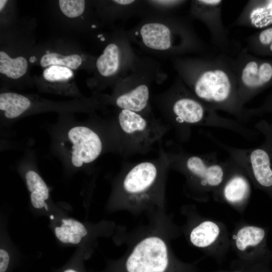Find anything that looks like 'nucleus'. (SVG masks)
Listing matches in <instances>:
<instances>
[{
	"mask_svg": "<svg viewBox=\"0 0 272 272\" xmlns=\"http://www.w3.org/2000/svg\"><path fill=\"white\" fill-rule=\"evenodd\" d=\"M186 167L194 175L201 180L202 184L211 186H216L222 181L224 171L221 166L208 163L197 156L189 158Z\"/></svg>",
	"mask_w": 272,
	"mask_h": 272,
	"instance_id": "nucleus-11",
	"label": "nucleus"
},
{
	"mask_svg": "<svg viewBox=\"0 0 272 272\" xmlns=\"http://www.w3.org/2000/svg\"><path fill=\"white\" fill-rule=\"evenodd\" d=\"M147 9L141 21L126 31L131 43L146 53L171 59L209 53L189 17Z\"/></svg>",
	"mask_w": 272,
	"mask_h": 272,
	"instance_id": "nucleus-2",
	"label": "nucleus"
},
{
	"mask_svg": "<svg viewBox=\"0 0 272 272\" xmlns=\"http://www.w3.org/2000/svg\"><path fill=\"white\" fill-rule=\"evenodd\" d=\"M102 272H194L172 255L165 237L152 232L139 239L122 257Z\"/></svg>",
	"mask_w": 272,
	"mask_h": 272,
	"instance_id": "nucleus-3",
	"label": "nucleus"
},
{
	"mask_svg": "<svg viewBox=\"0 0 272 272\" xmlns=\"http://www.w3.org/2000/svg\"><path fill=\"white\" fill-rule=\"evenodd\" d=\"M232 63L237 80L238 96L242 105L272 86V59L257 57L243 48L232 57Z\"/></svg>",
	"mask_w": 272,
	"mask_h": 272,
	"instance_id": "nucleus-4",
	"label": "nucleus"
},
{
	"mask_svg": "<svg viewBox=\"0 0 272 272\" xmlns=\"http://www.w3.org/2000/svg\"><path fill=\"white\" fill-rule=\"evenodd\" d=\"M81 57L77 54L63 55L54 52H49L43 55L40 59L42 67L51 65H60L76 69L82 64Z\"/></svg>",
	"mask_w": 272,
	"mask_h": 272,
	"instance_id": "nucleus-23",
	"label": "nucleus"
},
{
	"mask_svg": "<svg viewBox=\"0 0 272 272\" xmlns=\"http://www.w3.org/2000/svg\"><path fill=\"white\" fill-rule=\"evenodd\" d=\"M147 8L151 10L161 12H172L179 7L184 1H145Z\"/></svg>",
	"mask_w": 272,
	"mask_h": 272,
	"instance_id": "nucleus-26",
	"label": "nucleus"
},
{
	"mask_svg": "<svg viewBox=\"0 0 272 272\" xmlns=\"http://www.w3.org/2000/svg\"><path fill=\"white\" fill-rule=\"evenodd\" d=\"M239 26L263 29L272 25V0L250 1L235 21Z\"/></svg>",
	"mask_w": 272,
	"mask_h": 272,
	"instance_id": "nucleus-9",
	"label": "nucleus"
},
{
	"mask_svg": "<svg viewBox=\"0 0 272 272\" xmlns=\"http://www.w3.org/2000/svg\"><path fill=\"white\" fill-rule=\"evenodd\" d=\"M69 158L73 166L80 168L95 161L100 155L102 143L96 132L88 127L77 125L67 133Z\"/></svg>",
	"mask_w": 272,
	"mask_h": 272,
	"instance_id": "nucleus-8",
	"label": "nucleus"
},
{
	"mask_svg": "<svg viewBox=\"0 0 272 272\" xmlns=\"http://www.w3.org/2000/svg\"><path fill=\"white\" fill-rule=\"evenodd\" d=\"M245 49L255 56H272V25L260 30L246 38Z\"/></svg>",
	"mask_w": 272,
	"mask_h": 272,
	"instance_id": "nucleus-17",
	"label": "nucleus"
},
{
	"mask_svg": "<svg viewBox=\"0 0 272 272\" xmlns=\"http://www.w3.org/2000/svg\"><path fill=\"white\" fill-rule=\"evenodd\" d=\"M30 100L16 93L5 92L0 94V110L8 119H15L22 115L31 106Z\"/></svg>",
	"mask_w": 272,
	"mask_h": 272,
	"instance_id": "nucleus-16",
	"label": "nucleus"
},
{
	"mask_svg": "<svg viewBox=\"0 0 272 272\" xmlns=\"http://www.w3.org/2000/svg\"><path fill=\"white\" fill-rule=\"evenodd\" d=\"M230 272H246V271H240V270H234V271H230Z\"/></svg>",
	"mask_w": 272,
	"mask_h": 272,
	"instance_id": "nucleus-31",
	"label": "nucleus"
},
{
	"mask_svg": "<svg viewBox=\"0 0 272 272\" xmlns=\"http://www.w3.org/2000/svg\"><path fill=\"white\" fill-rule=\"evenodd\" d=\"M267 107V108H271L272 109V93L271 94V95L270 97L268 98L267 102L266 103V105L264 107Z\"/></svg>",
	"mask_w": 272,
	"mask_h": 272,
	"instance_id": "nucleus-29",
	"label": "nucleus"
},
{
	"mask_svg": "<svg viewBox=\"0 0 272 272\" xmlns=\"http://www.w3.org/2000/svg\"><path fill=\"white\" fill-rule=\"evenodd\" d=\"M249 162L254 176L259 184L264 187L272 185V169L267 153L262 149L252 151Z\"/></svg>",
	"mask_w": 272,
	"mask_h": 272,
	"instance_id": "nucleus-13",
	"label": "nucleus"
},
{
	"mask_svg": "<svg viewBox=\"0 0 272 272\" xmlns=\"http://www.w3.org/2000/svg\"><path fill=\"white\" fill-rule=\"evenodd\" d=\"M7 1L6 0H1L0 1V10L2 11V9L5 7Z\"/></svg>",
	"mask_w": 272,
	"mask_h": 272,
	"instance_id": "nucleus-30",
	"label": "nucleus"
},
{
	"mask_svg": "<svg viewBox=\"0 0 272 272\" xmlns=\"http://www.w3.org/2000/svg\"><path fill=\"white\" fill-rule=\"evenodd\" d=\"M10 256L7 250L0 249V272H7L10 264Z\"/></svg>",
	"mask_w": 272,
	"mask_h": 272,
	"instance_id": "nucleus-27",
	"label": "nucleus"
},
{
	"mask_svg": "<svg viewBox=\"0 0 272 272\" xmlns=\"http://www.w3.org/2000/svg\"><path fill=\"white\" fill-rule=\"evenodd\" d=\"M118 121L122 130L129 134L144 131L147 122L138 112L121 109L118 115Z\"/></svg>",
	"mask_w": 272,
	"mask_h": 272,
	"instance_id": "nucleus-21",
	"label": "nucleus"
},
{
	"mask_svg": "<svg viewBox=\"0 0 272 272\" xmlns=\"http://www.w3.org/2000/svg\"><path fill=\"white\" fill-rule=\"evenodd\" d=\"M172 110L177 119L188 123H197L214 114V110L207 107L196 97L183 95L175 99Z\"/></svg>",
	"mask_w": 272,
	"mask_h": 272,
	"instance_id": "nucleus-10",
	"label": "nucleus"
},
{
	"mask_svg": "<svg viewBox=\"0 0 272 272\" xmlns=\"http://www.w3.org/2000/svg\"><path fill=\"white\" fill-rule=\"evenodd\" d=\"M219 233L218 225L212 221H205L191 230L189 238L193 245L203 248L211 245L217 239Z\"/></svg>",
	"mask_w": 272,
	"mask_h": 272,
	"instance_id": "nucleus-18",
	"label": "nucleus"
},
{
	"mask_svg": "<svg viewBox=\"0 0 272 272\" xmlns=\"http://www.w3.org/2000/svg\"><path fill=\"white\" fill-rule=\"evenodd\" d=\"M44 78L51 82L66 81L73 76L70 68L60 65H51L47 67L43 72Z\"/></svg>",
	"mask_w": 272,
	"mask_h": 272,
	"instance_id": "nucleus-24",
	"label": "nucleus"
},
{
	"mask_svg": "<svg viewBox=\"0 0 272 272\" xmlns=\"http://www.w3.org/2000/svg\"><path fill=\"white\" fill-rule=\"evenodd\" d=\"M222 3L221 0L192 1L189 17L202 22L210 31L213 44L221 53L230 55L233 46L222 20Z\"/></svg>",
	"mask_w": 272,
	"mask_h": 272,
	"instance_id": "nucleus-7",
	"label": "nucleus"
},
{
	"mask_svg": "<svg viewBox=\"0 0 272 272\" xmlns=\"http://www.w3.org/2000/svg\"><path fill=\"white\" fill-rule=\"evenodd\" d=\"M156 166L143 162L131 169L124 177L122 187L125 199L119 209L138 213L157 207L151 196L157 181Z\"/></svg>",
	"mask_w": 272,
	"mask_h": 272,
	"instance_id": "nucleus-5",
	"label": "nucleus"
},
{
	"mask_svg": "<svg viewBox=\"0 0 272 272\" xmlns=\"http://www.w3.org/2000/svg\"><path fill=\"white\" fill-rule=\"evenodd\" d=\"M139 57L134 51L126 32L120 30L117 40L109 43L98 57L96 67L104 78L125 76L139 61Z\"/></svg>",
	"mask_w": 272,
	"mask_h": 272,
	"instance_id": "nucleus-6",
	"label": "nucleus"
},
{
	"mask_svg": "<svg viewBox=\"0 0 272 272\" xmlns=\"http://www.w3.org/2000/svg\"><path fill=\"white\" fill-rule=\"evenodd\" d=\"M28 63L22 56L12 58L5 52L0 51V73L7 77L17 79L27 72Z\"/></svg>",
	"mask_w": 272,
	"mask_h": 272,
	"instance_id": "nucleus-19",
	"label": "nucleus"
},
{
	"mask_svg": "<svg viewBox=\"0 0 272 272\" xmlns=\"http://www.w3.org/2000/svg\"><path fill=\"white\" fill-rule=\"evenodd\" d=\"M59 8L62 13L69 18H76L81 15L85 10L84 0H59Z\"/></svg>",
	"mask_w": 272,
	"mask_h": 272,
	"instance_id": "nucleus-25",
	"label": "nucleus"
},
{
	"mask_svg": "<svg viewBox=\"0 0 272 272\" xmlns=\"http://www.w3.org/2000/svg\"><path fill=\"white\" fill-rule=\"evenodd\" d=\"M25 178L30 193L31 203L33 208L36 209H47L45 201L49 197V189L43 179L33 170L27 171Z\"/></svg>",
	"mask_w": 272,
	"mask_h": 272,
	"instance_id": "nucleus-12",
	"label": "nucleus"
},
{
	"mask_svg": "<svg viewBox=\"0 0 272 272\" xmlns=\"http://www.w3.org/2000/svg\"><path fill=\"white\" fill-rule=\"evenodd\" d=\"M171 60L178 77L207 107L235 115L243 113L232 56L208 53Z\"/></svg>",
	"mask_w": 272,
	"mask_h": 272,
	"instance_id": "nucleus-1",
	"label": "nucleus"
},
{
	"mask_svg": "<svg viewBox=\"0 0 272 272\" xmlns=\"http://www.w3.org/2000/svg\"><path fill=\"white\" fill-rule=\"evenodd\" d=\"M249 184L241 176L232 177L226 184L224 195L227 200L231 203H238L244 200L248 194Z\"/></svg>",
	"mask_w": 272,
	"mask_h": 272,
	"instance_id": "nucleus-20",
	"label": "nucleus"
},
{
	"mask_svg": "<svg viewBox=\"0 0 272 272\" xmlns=\"http://www.w3.org/2000/svg\"><path fill=\"white\" fill-rule=\"evenodd\" d=\"M56 237L64 244H78L88 233L87 228L81 222L72 218L63 219L59 226L54 228Z\"/></svg>",
	"mask_w": 272,
	"mask_h": 272,
	"instance_id": "nucleus-14",
	"label": "nucleus"
},
{
	"mask_svg": "<svg viewBox=\"0 0 272 272\" xmlns=\"http://www.w3.org/2000/svg\"><path fill=\"white\" fill-rule=\"evenodd\" d=\"M60 272H83L81 268L74 265H71L66 267L62 270Z\"/></svg>",
	"mask_w": 272,
	"mask_h": 272,
	"instance_id": "nucleus-28",
	"label": "nucleus"
},
{
	"mask_svg": "<svg viewBox=\"0 0 272 272\" xmlns=\"http://www.w3.org/2000/svg\"><path fill=\"white\" fill-rule=\"evenodd\" d=\"M265 235L264 230L255 226H245L238 232L236 240L237 248L244 251L249 246H255L261 242Z\"/></svg>",
	"mask_w": 272,
	"mask_h": 272,
	"instance_id": "nucleus-22",
	"label": "nucleus"
},
{
	"mask_svg": "<svg viewBox=\"0 0 272 272\" xmlns=\"http://www.w3.org/2000/svg\"><path fill=\"white\" fill-rule=\"evenodd\" d=\"M149 86L150 85H145L121 93L116 98V105L121 109L138 113L143 111L148 104Z\"/></svg>",
	"mask_w": 272,
	"mask_h": 272,
	"instance_id": "nucleus-15",
	"label": "nucleus"
}]
</instances>
